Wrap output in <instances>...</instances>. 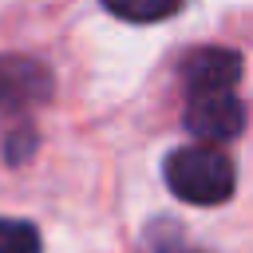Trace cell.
<instances>
[{"instance_id":"obj_3","label":"cell","mask_w":253,"mask_h":253,"mask_svg":"<svg viewBox=\"0 0 253 253\" xmlns=\"http://www.w3.org/2000/svg\"><path fill=\"white\" fill-rule=\"evenodd\" d=\"M55 91L51 71L32 55H0V111L28 115L32 107H43Z\"/></svg>"},{"instance_id":"obj_2","label":"cell","mask_w":253,"mask_h":253,"mask_svg":"<svg viewBox=\"0 0 253 253\" xmlns=\"http://www.w3.org/2000/svg\"><path fill=\"white\" fill-rule=\"evenodd\" d=\"M182 123L202 142H229L245 130V103L233 95V87L217 91H190Z\"/></svg>"},{"instance_id":"obj_5","label":"cell","mask_w":253,"mask_h":253,"mask_svg":"<svg viewBox=\"0 0 253 253\" xmlns=\"http://www.w3.org/2000/svg\"><path fill=\"white\" fill-rule=\"evenodd\" d=\"M103 8L126 24H158L182 12V0H103Z\"/></svg>"},{"instance_id":"obj_4","label":"cell","mask_w":253,"mask_h":253,"mask_svg":"<svg viewBox=\"0 0 253 253\" xmlns=\"http://www.w3.org/2000/svg\"><path fill=\"white\" fill-rule=\"evenodd\" d=\"M241 79V55L229 47H198L182 63V87L190 91H217V87H237Z\"/></svg>"},{"instance_id":"obj_6","label":"cell","mask_w":253,"mask_h":253,"mask_svg":"<svg viewBox=\"0 0 253 253\" xmlns=\"http://www.w3.org/2000/svg\"><path fill=\"white\" fill-rule=\"evenodd\" d=\"M43 237L32 221L20 217H0V253H40Z\"/></svg>"},{"instance_id":"obj_1","label":"cell","mask_w":253,"mask_h":253,"mask_svg":"<svg viewBox=\"0 0 253 253\" xmlns=\"http://www.w3.org/2000/svg\"><path fill=\"white\" fill-rule=\"evenodd\" d=\"M162 178L170 194L186 206H221L237 190V170L229 154L217 150V142H194V146L170 150Z\"/></svg>"},{"instance_id":"obj_7","label":"cell","mask_w":253,"mask_h":253,"mask_svg":"<svg viewBox=\"0 0 253 253\" xmlns=\"http://www.w3.org/2000/svg\"><path fill=\"white\" fill-rule=\"evenodd\" d=\"M146 245H150V253H206V249H194V245H186L182 229H178L174 221H166V217H158V221L150 225V233H146Z\"/></svg>"}]
</instances>
